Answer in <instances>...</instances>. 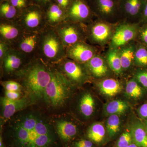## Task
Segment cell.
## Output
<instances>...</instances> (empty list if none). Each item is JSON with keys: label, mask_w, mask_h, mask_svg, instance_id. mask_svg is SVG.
<instances>
[{"label": "cell", "mask_w": 147, "mask_h": 147, "mask_svg": "<svg viewBox=\"0 0 147 147\" xmlns=\"http://www.w3.org/2000/svg\"><path fill=\"white\" fill-rule=\"evenodd\" d=\"M4 134L10 147H57L59 139L53 122L44 113L25 109L7 121Z\"/></svg>", "instance_id": "obj_1"}, {"label": "cell", "mask_w": 147, "mask_h": 147, "mask_svg": "<svg viewBox=\"0 0 147 147\" xmlns=\"http://www.w3.org/2000/svg\"><path fill=\"white\" fill-rule=\"evenodd\" d=\"M25 95L33 104L44 101L45 90L52 77L51 68L41 60L28 64L17 73Z\"/></svg>", "instance_id": "obj_2"}, {"label": "cell", "mask_w": 147, "mask_h": 147, "mask_svg": "<svg viewBox=\"0 0 147 147\" xmlns=\"http://www.w3.org/2000/svg\"><path fill=\"white\" fill-rule=\"evenodd\" d=\"M52 77L45 90L44 101L49 108L64 107L71 96V83L59 69L51 68Z\"/></svg>", "instance_id": "obj_3"}, {"label": "cell", "mask_w": 147, "mask_h": 147, "mask_svg": "<svg viewBox=\"0 0 147 147\" xmlns=\"http://www.w3.org/2000/svg\"><path fill=\"white\" fill-rule=\"evenodd\" d=\"M38 43L41 55L47 61L57 62L63 59L64 45L55 31L50 30L44 32Z\"/></svg>", "instance_id": "obj_4"}, {"label": "cell", "mask_w": 147, "mask_h": 147, "mask_svg": "<svg viewBox=\"0 0 147 147\" xmlns=\"http://www.w3.org/2000/svg\"><path fill=\"white\" fill-rule=\"evenodd\" d=\"M32 104L25 95L17 100H11L5 96L1 97V118L6 122L16 113L27 109Z\"/></svg>", "instance_id": "obj_5"}, {"label": "cell", "mask_w": 147, "mask_h": 147, "mask_svg": "<svg viewBox=\"0 0 147 147\" xmlns=\"http://www.w3.org/2000/svg\"><path fill=\"white\" fill-rule=\"evenodd\" d=\"M21 11L22 25L29 30L34 31L40 28L46 18L45 11L34 5H31Z\"/></svg>", "instance_id": "obj_6"}, {"label": "cell", "mask_w": 147, "mask_h": 147, "mask_svg": "<svg viewBox=\"0 0 147 147\" xmlns=\"http://www.w3.org/2000/svg\"><path fill=\"white\" fill-rule=\"evenodd\" d=\"M24 53L13 49H8L2 60V67L5 73L12 74L20 71L24 63Z\"/></svg>", "instance_id": "obj_7"}, {"label": "cell", "mask_w": 147, "mask_h": 147, "mask_svg": "<svg viewBox=\"0 0 147 147\" xmlns=\"http://www.w3.org/2000/svg\"><path fill=\"white\" fill-rule=\"evenodd\" d=\"M59 137L65 142L73 139L78 132V128L75 124L64 118H61L53 122Z\"/></svg>", "instance_id": "obj_8"}, {"label": "cell", "mask_w": 147, "mask_h": 147, "mask_svg": "<svg viewBox=\"0 0 147 147\" xmlns=\"http://www.w3.org/2000/svg\"><path fill=\"white\" fill-rule=\"evenodd\" d=\"M86 0H71L66 10V16L76 21H82L88 18L91 9Z\"/></svg>", "instance_id": "obj_9"}, {"label": "cell", "mask_w": 147, "mask_h": 147, "mask_svg": "<svg viewBox=\"0 0 147 147\" xmlns=\"http://www.w3.org/2000/svg\"><path fill=\"white\" fill-rule=\"evenodd\" d=\"M57 32L64 46H71L79 40L80 34L73 25L63 23L58 26Z\"/></svg>", "instance_id": "obj_10"}, {"label": "cell", "mask_w": 147, "mask_h": 147, "mask_svg": "<svg viewBox=\"0 0 147 147\" xmlns=\"http://www.w3.org/2000/svg\"><path fill=\"white\" fill-rule=\"evenodd\" d=\"M61 61L60 68L59 69L70 82H82L85 74L81 66L73 61L63 59Z\"/></svg>", "instance_id": "obj_11"}, {"label": "cell", "mask_w": 147, "mask_h": 147, "mask_svg": "<svg viewBox=\"0 0 147 147\" xmlns=\"http://www.w3.org/2000/svg\"><path fill=\"white\" fill-rule=\"evenodd\" d=\"M67 54L69 57L81 63L88 62L94 57L91 48L81 43H76L70 46L67 50Z\"/></svg>", "instance_id": "obj_12"}, {"label": "cell", "mask_w": 147, "mask_h": 147, "mask_svg": "<svg viewBox=\"0 0 147 147\" xmlns=\"http://www.w3.org/2000/svg\"><path fill=\"white\" fill-rule=\"evenodd\" d=\"M135 30L129 26H123L117 29L112 38V43L114 46H122L134 38Z\"/></svg>", "instance_id": "obj_13"}, {"label": "cell", "mask_w": 147, "mask_h": 147, "mask_svg": "<svg viewBox=\"0 0 147 147\" xmlns=\"http://www.w3.org/2000/svg\"><path fill=\"white\" fill-rule=\"evenodd\" d=\"M95 103L94 98L89 92L82 94L79 100L78 110L82 116L86 118L91 117L94 113Z\"/></svg>", "instance_id": "obj_14"}, {"label": "cell", "mask_w": 147, "mask_h": 147, "mask_svg": "<svg viewBox=\"0 0 147 147\" xmlns=\"http://www.w3.org/2000/svg\"><path fill=\"white\" fill-rule=\"evenodd\" d=\"M146 0H121L123 11L127 15L135 16L142 12Z\"/></svg>", "instance_id": "obj_15"}, {"label": "cell", "mask_w": 147, "mask_h": 147, "mask_svg": "<svg viewBox=\"0 0 147 147\" xmlns=\"http://www.w3.org/2000/svg\"><path fill=\"white\" fill-rule=\"evenodd\" d=\"M131 134L134 143L139 147H147V130L146 126L137 123L131 126Z\"/></svg>", "instance_id": "obj_16"}, {"label": "cell", "mask_w": 147, "mask_h": 147, "mask_svg": "<svg viewBox=\"0 0 147 147\" xmlns=\"http://www.w3.org/2000/svg\"><path fill=\"white\" fill-rule=\"evenodd\" d=\"M46 12V19L51 25L60 23L66 16V11L56 3L51 5Z\"/></svg>", "instance_id": "obj_17"}, {"label": "cell", "mask_w": 147, "mask_h": 147, "mask_svg": "<svg viewBox=\"0 0 147 147\" xmlns=\"http://www.w3.org/2000/svg\"><path fill=\"white\" fill-rule=\"evenodd\" d=\"M39 40L38 35L36 33H30L23 36L19 41L20 51L26 54L32 53L34 51Z\"/></svg>", "instance_id": "obj_18"}, {"label": "cell", "mask_w": 147, "mask_h": 147, "mask_svg": "<svg viewBox=\"0 0 147 147\" xmlns=\"http://www.w3.org/2000/svg\"><path fill=\"white\" fill-rule=\"evenodd\" d=\"M99 89L103 94L113 96L121 90V87L118 81L113 79H105L98 85Z\"/></svg>", "instance_id": "obj_19"}, {"label": "cell", "mask_w": 147, "mask_h": 147, "mask_svg": "<svg viewBox=\"0 0 147 147\" xmlns=\"http://www.w3.org/2000/svg\"><path fill=\"white\" fill-rule=\"evenodd\" d=\"M96 10L105 16L114 13L117 7L116 0H92Z\"/></svg>", "instance_id": "obj_20"}, {"label": "cell", "mask_w": 147, "mask_h": 147, "mask_svg": "<svg viewBox=\"0 0 147 147\" xmlns=\"http://www.w3.org/2000/svg\"><path fill=\"white\" fill-rule=\"evenodd\" d=\"M90 71L94 76L101 77L108 72V67L103 59L98 56H94L88 62Z\"/></svg>", "instance_id": "obj_21"}, {"label": "cell", "mask_w": 147, "mask_h": 147, "mask_svg": "<svg viewBox=\"0 0 147 147\" xmlns=\"http://www.w3.org/2000/svg\"><path fill=\"white\" fill-rule=\"evenodd\" d=\"M128 109V105L125 101L120 100H113L105 105L104 110L106 114L111 115H122Z\"/></svg>", "instance_id": "obj_22"}, {"label": "cell", "mask_w": 147, "mask_h": 147, "mask_svg": "<svg viewBox=\"0 0 147 147\" xmlns=\"http://www.w3.org/2000/svg\"><path fill=\"white\" fill-rule=\"evenodd\" d=\"M105 130L103 125L100 123L92 124L87 132L88 138L96 143L102 142L105 137Z\"/></svg>", "instance_id": "obj_23"}, {"label": "cell", "mask_w": 147, "mask_h": 147, "mask_svg": "<svg viewBox=\"0 0 147 147\" xmlns=\"http://www.w3.org/2000/svg\"><path fill=\"white\" fill-rule=\"evenodd\" d=\"M0 33L3 38L10 41L15 39L20 34V29L13 24L2 23L0 26Z\"/></svg>", "instance_id": "obj_24"}, {"label": "cell", "mask_w": 147, "mask_h": 147, "mask_svg": "<svg viewBox=\"0 0 147 147\" xmlns=\"http://www.w3.org/2000/svg\"><path fill=\"white\" fill-rule=\"evenodd\" d=\"M110 34V28L104 24H96L92 28V36L95 40L98 42L105 41L108 39Z\"/></svg>", "instance_id": "obj_25"}, {"label": "cell", "mask_w": 147, "mask_h": 147, "mask_svg": "<svg viewBox=\"0 0 147 147\" xmlns=\"http://www.w3.org/2000/svg\"><path fill=\"white\" fill-rule=\"evenodd\" d=\"M121 121L118 115L109 116L106 123V127L110 137H114L118 133L120 127Z\"/></svg>", "instance_id": "obj_26"}, {"label": "cell", "mask_w": 147, "mask_h": 147, "mask_svg": "<svg viewBox=\"0 0 147 147\" xmlns=\"http://www.w3.org/2000/svg\"><path fill=\"white\" fill-rule=\"evenodd\" d=\"M108 64L113 71L118 74L121 73L123 68L120 55L117 50H113L108 54Z\"/></svg>", "instance_id": "obj_27"}, {"label": "cell", "mask_w": 147, "mask_h": 147, "mask_svg": "<svg viewBox=\"0 0 147 147\" xmlns=\"http://www.w3.org/2000/svg\"><path fill=\"white\" fill-rule=\"evenodd\" d=\"M17 10L8 1H2L0 6L1 16L7 19H11L16 16Z\"/></svg>", "instance_id": "obj_28"}, {"label": "cell", "mask_w": 147, "mask_h": 147, "mask_svg": "<svg viewBox=\"0 0 147 147\" xmlns=\"http://www.w3.org/2000/svg\"><path fill=\"white\" fill-rule=\"evenodd\" d=\"M134 48L132 47H127L121 51L120 57L123 69H126L130 66L134 59Z\"/></svg>", "instance_id": "obj_29"}, {"label": "cell", "mask_w": 147, "mask_h": 147, "mask_svg": "<svg viewBox=\"0 0 147 147\" xmlns=\"http://www.w3.org/2000/svg\"><path fill=\"white\" fill-rule=\"evenodd\" d=\"M125 93L129 97L138 98L142 96L143 91L136 81L132 79L129 81L127 84Z\"/></svg>", "instance_id": "obj_30"}, {"label": "cell", "mask_w": 147, "mask_h": 147, "mask_svg": "<svg viewBox=\"0 0 147 147\" xmlns=\"http://www.w3.org/2000/svg\"><path fill=\"white\" fill-rule=\"evenodd\" d=\"M134 59L138 64L147 66V50L144 47L139 48L135 53Z\"/></svg>", "instance_id": "obj_31"}, {"label": "cell", "mask_w": 147, "mask_h": 147, "mask_svg": "<svg viewBox=\"0 0 147 147\" xmlns=\"http://www.w3.org/2000/svg\"><path fill=\"white\" fill-rule=\"evenodd\" d=\"M2 85L5 91L21 92V90H23L21 84L15 81H5L2 82Z\"/></svg>", "instance_id": "obj_32"}, {"label": "cell", "mask_w": 147, "mask_h": 147, "mask_svg": "<svg viewBox=\"0 0 147 147\" xmlns=\"http://www.w3.org/2000/svg\"><path fill=\"white\" fill-rule=\"evenodd\" d=\"M132 136L130 131H126L121 134L117 142L118 147H127L131 144Z\"/></svg>", "instance_id": "obj_33"}, {"label": "cell", "mask_w": 147, "mask_h": 147, "mask_svg": "<svg viewBox=\"0 0 147 147\" xmlns=\"http://www.w3.org/2000/svg\"><path fill=\"white\" fill-rule=\"evenodd\" d=\"M32 4L37 6L46 11L50 5L56 3V0H30Z\"/></svg>", "instance_id": "obj_34"}, {"label": "cell", "mask_w": 147, "mask_h": 147, "mask_svg": "<svg viewBox=\"0 0 147 147\" xmlns=\"http://www.w3.org/2000/svg\"><path fill=\"white\" fill-rule=\"evenodd\" d=\"M9 1L14 7L21 11L32 4L30 0H9Z\"/></svg>", "instance_id": "obj_35"}, {"label": "cell", "mask_w": 147, "mask_h": 147, "mask_svg": "<svg viewBox=\"0 0 147 147\" xmlns=\"http://www.w3.org/2000/svg\"><path fill=\"white\" fill-rule=\"evenodd\" d=\"M137 81L147 90V71L138 72L136 74Z\"/></svg>", "instance_id": "obj_36"}, {"label": "cell", "mask_w": 147, "mask_h": 147, "mask_svg": "<svg viewBox=\"0 0 147 147\" xmlns=\"http://www.w3.org/2000/svg\"><path fill=\"white\" fill-rule=\"evenodd\" d=\"M5 96L11 100H17L23 97L21 91H5Z\"/></svg>", "instance_id": "obj_37"}, {"label": "cell", "mask_w": 147, "mask_h": 147, "mask_svg": "<svg viewBox=\"0 0 147 147\" xmlns=\"http://www.w3.org/2000/svg\"><path fill=\"white\" fill-rule=\"evenodd\" d=\"M93 144L91 141L87 140H79L75 143V147H92Z\"/></svg>", "instance_id": "obj_38"}, {"label": "cell", "mask_w": 147, "mask_h": 147, "mask_svg": "<svg viewBox=\"0 0 147 147\" xmlns=\"http://www.w3.org/2000/svg\"><path fill=\"white\" fill-rule=\"evenodd\" d=\"M71 0H56V3L66 11L70 5Z\"/></svg>", "instance_id": "obj_39"}, {"label": "cell", "mask_w": 147, "mask_h": 147, "mask_svg": "<svg viewBox=\"0 0 147 147\" xmlns=\"http://www.w3.org/2000/svg\"><path fill=\"white\" fill-rule=\"evenodd\" d=\"M140 115L143 118L147 119V103L143 104L139 110Z\"/></svg>", "instance_id": "obj_40"}, {"label": "cell", "mask_w": 147, "mask_h": 147, "mask_svg": "<svg viewBox=\"0 0 147 147\" xmlns=\"http://www.w3.org/2000/svg\"><path fill=\"white\" fill-rule=\"evenodd\" d=\"M8 50L7 45L5 42L1 41L0 43V58L1 60H2L3 58Z\"/></svg>", "instance_id": "obj_41"}, {"label": "cell", "mask_w": 147, "mask_h": 147, "mask_svg": "<svg viewBox=\"0 0 147 147\" xmlns=\"http://www.w3.org/2000/svg\"><path fill=\"white\" fill-rule=\"evenodd\" d=\"M142 39L144 40V42L147 44V28L142 32Z\"/></svg>", "instance_id": "obj_42"}, {"label": "cell", "mask_w": 147, "mask_h": 147, "mask_svg": "<svg viewBox=\"0 0 147 147\" xmlns=\"http://www.w3.org/2000/svg\"><path fill=\"white\" fill-rule=\"evenodd\" d=\"M142 13L143 16L147 18V0H146L142 10Z\"/></svg>", "instance_id": "obj_43"}, {"label": "cell", "mask_w": 147, "mask_h": 147, "mask_svg": "<svg viewBox=\"0 0 147 147\" xmlns=\"http://www.w3.org/2000/svg\"><path fill=\"white\" fill-rule=\"evenodd\" d=\"M0 147H4L3 144V138L1 136V139H0Z\"/></svg>", "instance_id": "obj_44"}, {"label": "cell", "mask_w": 147, "mask_h": 147, "mask_svg": "<svg viewBox=\"0 0 147 147\" xmlns=\"http://www.w3.org/2000/svg\"><path fill=\"white\" fill-rule=\"evenodd\" d=\"M127 147H139L137 146V145H136L135 143H134V144H131L129 145Z\"/></svg>", "instance_id": "obj_45"}, {"label": "cell", "mask_w": 147, "mask_h": 147, "mask_svg": "<svg viewBox=\"0 0 147 147\" xmlns=\"http://www.w3.org/2000/svg\"><path fill=\"white\" fill-rule=\"evenodd\" d=\"M146 127L147 130V123H146Z\"/></svg>", "instance_id": "obj_46"}]
</instances>
